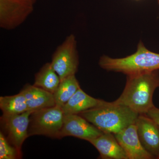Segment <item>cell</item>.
Listing matches in <instances>:
<instances>
[{
    "label": "cell",
    "mask_w": 159,
    "mask_h": 159,
    "mask_svg": "<svg viewBox=\"0 0 159 159\" xmlns=\"http://www.w3.org/2000/svg\"><path fill=\"white\" fill-rule=\"evenodd\" d=\"M159 87V70L126 75L125 88L114 101L144 115L152 108L155 91Z\"/></svg>",
    "instance_id": "cell-1"
},
{
    "label": "cell",
    "mask_w": 159,
    "mask_h": 159,
    "mask_svg": "<svg viewBox=\"0 0 159 159\" xmlns=\"http://www.w3.org/2000/svg\"><path fill=\"white\" fill-rule=\"evenodd\" d=\"M78 115L102 132L115 134L135 124L139 114L125 106L104 100L100 105Z\"/></svg>",
    "instance_id": "cell-2"
},
{
    "label": "cell",
    "mask_w": 159,
    "mask_h": 159,
    "mask_svg": "<svg viewBox=\"0 0 159 159\" xmlns=\"http://www.w3.org/2000/svg\"><path fill=\"white\" fill-rule=\"evenodd\" d=\"M100 67L106 70L125 75L159 70V54L146 48L140 41L135 53L122 58H111L103 55L99 61Z\"/></svg>",
    "instance_id": "cell-3"
},
{
    "label": "cell",
    "mask_w": 159,
    "mask_h": 159,
    "mask_svg": "<svg viewBox=\"0 0 159 159\" xmlns=\"http://www.w3.org/2000/svg\"><path fill=\"white\" fill-rule=\"evenodd\" d=\"M64 116L61 107L57 105L34 111L30 115L29 136L43 135L59 139Z\"/></svg>",
    "instance_id": "cell-4"
},
{
    "label": "cell",
    "mask_w": 159,
    "mask_h": 159,
    "mask_svg": "<svg viewBox=\"0 0 159 159\" xmlns=\"http://www.w3.org/2000/svg\"><path fill=\"white\" fill-rule=\"evenodd\" d=\"M61 80L75 75L78 70L79 60L77 42L74 34H71L54 51L51 62Z\"/></svg>",
    "instance_id": "cell-5"
},
{
    "label": "cell",
    "mask_w": 159,
    "mask_h": 159,
    "mask_svg": "<svg viewBox=\"0 0 159 159\" xmlns=\"http://www.w3.org/2000/svg\"><path fill=\"white\" fill-rule=\"evenodd\" d=\"M35 0H0V27L16 29L33 12Z\"/></svg>",
    "instance_id": "cell-6"
},
{
    "label": "cell",
    "mask_w": 159,
    "mask_h": 159,
    "mask_svg": "<svg viewBox=\"0 0 159 159\" xmlns=\"http://www.w3.org/2000/svg\"><path fill=\"white\" fill-rule=\"evenodd\" d=\"M32 111L19 115H2L1 117L2 132L9 143L21 152L23 143L29 137V121Z\"/></svg>",
    "instance_id": "cell-7"
},
{
    "label": "cell",
    "mask_w": 159,
    "mask_h": 159,
    "mask_svg": "<svg viewBox=\"0 0 159 159\" xmlns=\"http://www.w3.org/2000/svg\"><path fill=\"white\" fill-rule=\"evenodd\" d=\"M103 132L78 114L65 115L59 139L72 136L89 142Z\"/></svg>",
    "instance_id": "cell-8"
},
{
    "label": "cell",
    "mask_w": 159,
    "mask_h": 159,
    "mask_svg": "<svg viewBox=\"0 0 159 159\" xmlns=\"http://www.w3.org/2000/svg\"><path fill=\"white\" fill-rule=\"evenodd\" d=\"M135 125L142 146L155 159H159V125L145 114L139 115Z\"/></svg>",
    "instance_id": "cell-9"
},
{
    "label": "cell",
    "mask_w": 159,
    "mask_h": 159,
    "mask_svg": "<svg viewBox=\"0 0 159 159\" xmlns=\"http://www.w3.org/2000/svg\"><path fill=\"white\" fill-rule=\"evenodd\" d=\"M114 134L128 159H155L141 144L135 124L129 125Z\"/></svg>",
    "instance_id": "cell-10"
},
{
    "label": "cell",
    "mask_w": 159,
    "mask_h": 159,
    "mask_svg": "<svg viewBox=\"0 0 159 159\" xmlns=\"http://www.w3.org/2000/svg\"><path fill=\"white\" fill-rule=\"evenodd\" d=\"M97 148L102 159H128L114 134L103 133L89 141Z\"/></svg>",
    "instance_id": "cell-11"
},
{
    "label": "cell",
    "mask_w": 159,
    "mask_h": 159,
    "mask_svg": "<svg viewBox=\"0 0 159 159\" xmlns=\"http://www.w3.org/2000/svg\"><path fill=\"white\" fill-rule=\"evenodd\" d=\"M21 92L25 97L29 111H34L56 105L54 94L34 84H26Z\"/></svg>",
    "instance_id": "cell-12"
},
{
    "label": "cell",
    "mask_w": 159,
    "mask_h": 159,
    "mask_svg": "<svg viewBox=\"0 0 159 159\" xmlns=\"http://www.w3.org/2000/svg\"><path fill=\"white\" fill-rule=\"evenodd\" d=\"M103 101L91 97L80 88L61 108L64 115L79 114L100 105Z\"/></svg>",
    "instance_id": "cell-13"
},
{
    "label": "cell",
    "mask_w": 159,
    "mask_h": 159,
    "mask_svg": "<svg viewBox=\"0 0 159 159\" xmlns=\"http://www.w3.org/2000/svg\"><path fill=\"white\" fill-rule=\"evenodd\" d=\"M60 82V78L51 62H47L35 74L34 85L54 94Z\"/></svg>",
    "instance_id": "cell-14"
},
{
    "label": "cell",
    "mask_w": 159,
    "mask_h": 159,
    "mask_svg": "<svg viewBox=\"0 0 159 159\" xmlns=\"http://www.w3.org/2000/svg\"><path fill=\"white\" fill-rule=\"evenodd\" d=\"M0 108L3 115H16L29 111L25 97L21 92L13 96L0 97Z\"/></svg>",
    "instance_id": "cell-15"
},
{
    "label": "cell",
    "mask_w": 159,
    "mask_h": 159,
    "mask_svg": "<svg viewBox=\"0 0 159 159\" xmlns=\"http://www.w3.org/2000/svg\"><path fill=\"white\" fill-rule=\"evenodd\" d=\"M80 88V85L75 75L69 76L61 80L54 94L56 105L62 107Z\"/></svg>",
    "instance_id": "cell-16"
},
{
    "label": "cell",
    "mask_w": 159,
    "mask_h": 159,
    "mask_svg": "<svg viewBox=\"0 0 159 159\" xmlns=\"http://www.w3.org/2000/svg\"><path fill=\"white\" fill-rule=\"evenodd\" d=\"M21 157V152L10 144L2 132H0V159H16Z\"/></svg>",
    "instance_id": "cell-17"
},
{
    "label": "cell",
    "mask_w": 159,
    "mask_h": 159,
    "mask_svg": "<svg viewBox=\"0 0 159 159\" xmlns=\"http://www.w3.org/2000/svg\"><path fill=\"white\" fill-rule=\"evenodd\" d=\"M146 115L153 119L159 125V108H157L155 106L153 107L148 111Z\"/></svg>",
    "instance_id": "cell-18"
},
{
    "label": "cell",
    "mask_w": 159,
    "mask_h": 159,
    "mask_svg": "<svg viewBox=\"0 0 159 159\" xmlns=\"http://www.w3.org/2000/svg\"><path fill=\"white\" fill-rule=\"evenodd\" d=\"M158 3L159 5V0H157Z\"/></svg>",
    "instance_id": "cell-19"
},
{
    "label": "cell",
    "mask_w": 159,
    "mask_h": 159,
    "mask_svg": "<svg viewBox=\"0 0 159 159\" xmlns=\"http://www.w3.org/2000/svg\"><path fill=\"white\" fill-rule=\"evenodd\" d=\"M136 1H139V0H136Z\"/></svg>",
    "instance_id": "cell-20"
},
{
    "label": "cell",
    "mask_w": 159,
    "mask_h": 159,
    "mask_svg": "<svg viewBox=\"0 0 159 159\" xmlns=\"http://www.w3.org/2000/svg\"><path fill=\"white\" fill-rule=\"evenodd\" d=\"M35 1H37V0H35Z\"/></svg>",
    "instance_id": "cell-21"
}]
</instances>
